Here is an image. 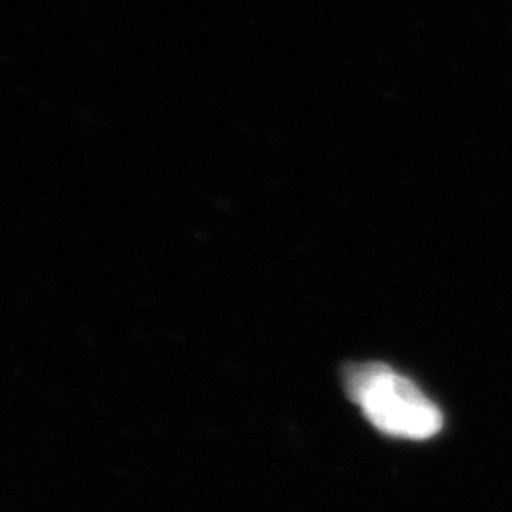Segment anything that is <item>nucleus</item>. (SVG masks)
I'll list each match as a JSON object with an SVG mask.
<instances>
[{"label":"nucleus","mask_w":512,"mask_h":512,"mask_svg":"<svg viewBox=\"0 0 512 512\" xmlns=\"http://www.w3.org/2000/svg\"><path fill=\"white\" fill-rule=\"evenodd\" d=\"M348 397L378 431L402 440H429L444 425L440 408L416 384L384 363L350 365L344 372Z\"/></svg>","instance_id":"1"}]
</instances>
